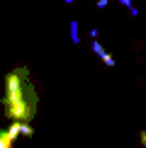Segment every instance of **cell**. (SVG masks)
Here are the masks:
<instances>
[{
	"mask_svg": "<svg viewBox=\"0 0 146 148\" xmlns=\"http://www.w3.org/2000/svg\"><path fill=\"white\" fill-rule=\"evenodd\" d=\"M3 107L8 119H17V121H32V116L36 114V92L29 83L27 68H15L5 75Z\"/></svg>",
	"mask_w": 146,
	"mask_h": 148,
	"instance_id": "6da1fadb",
	"label": "cell"
},
{
	"mask_svg": "<svg viewBox=\"0 0 146 148\" xmlns=\"http://www.w3.org/2000/svg\"><path fill=\"white\" fill-rule=\"evenodd\" d=\"M90 46H93V51H95V56L100 58L102 63L107 66V68H114V66H117V61H114V58H112V56H110V53L105 51V46H102V44H100V41H97V39H93V44H90Z\"/></svg>",
	"mask_w": 146,
	"mask_h": 148,
	"instance_id": "7a4b0ae2",
	"label": "cell"
},
{
	"mask_svg": "<svg viewBox=\"0 0 146 148\" xmlns=\"http://www.w3.org/2000/svg\"><path fill=\"white\" fill-rule=\"evenodd\" d=\"M0 148H12V138L8 136V131H0Z\"/></svg>",
	"mask_w": 146,
	"mask_h": 148,
	"instance_id": "3957f363",
	"label": "cell"
},
{
	"mask_svg": "<svg viewBox=\"0 0 146 148\" xmlns=\"http://www.w3.org/2000/svg\"><path fill=\"white\" fill-rule=\"evenodd\" d=\"M22 136H27V138L34 136V129L29 126V121H22Z\"/></svg>",
	"mask_w": 146,
	"mask_h": 148,
	"instance_id": "277c9868",
	"label": "cell"
},
{
	"mask_svg": "<svg viewBox=\"0 0 146 148\" xmlns=\"http://www.w3.org/2000/svg\"><path fill=\"white\" fill-rule=\"evenodd\" d=\"M71 39H73V41L81 39V36H78V22H71Z\"/></svg>",
	"mask_w": 146,
	"mask_h": 148,
	"instance_id": "5b68a950",
	"label": "cell"
},
{
	"mask_svg": "<svg viewBox=\"0 0 146 148\" xmlns=\"http://www.w3.org/2000/svg\"><path fill=\"white\" fill-rule=\"evenodd\" d=\"M139 141H141V146L146 148V129H144V131H141V134H139Z\"/></svg>",
	"mask_w": 146,
	"mask_h": 148,
	"instance_id": "8992f818",
	"label": "cell"
},
{
	"mask_svg": "<svg viewBox=\"0 0 146 148\" xmlns=\"http://www.w3.org/2000/svg\"><path fill=\"white\" fill-rule=\"evenodd\" d=\"M119 3L124 5V8H134V5H132V0H119Z\"/></svg>",
	"mask_w": 146,
	"mask_h": 148,
	"instance_id": "52a82bcc",
	"label": "cell"
},
{
	"mask_svg": "<svg viewBox=\"0 0 146 148\" xmlns=\"http://www.w3.org/2000/svg\"><path fill=\"white\" fill-rule=\"evenodd\" d=\"M107 3H110V0H97V8H105Z\"/></svg>",
	"mask_w": 146,
	"mask_h": 148,
	"instance_id": "ba28073f",
	"label": "cell"
},
{
	"mask_svg": "<svg viewBox=\"0 0 146 148\" xmlns=\"http://www.w3.org/2000/svg\"><path fill=\"white\" fill-rule=\"evenodd\" d=\"M63 3H76V0H63Z\"/></svg>",
	"mask_w": 146,
	"mask_h": 148,
	"instance_id": "9c48e42d",
	"label": "cell"
}]
</instances>
